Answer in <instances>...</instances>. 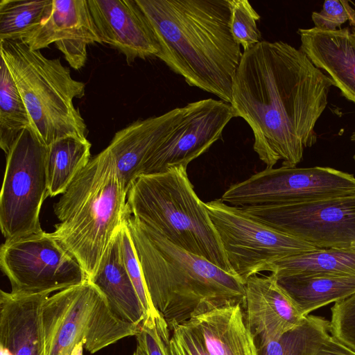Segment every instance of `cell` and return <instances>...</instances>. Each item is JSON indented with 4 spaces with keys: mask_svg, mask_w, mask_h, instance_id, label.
Wrapping results in <instances>:
<instances>
[{
    "mask_svg": "<svg viewBox=\"0 0 355 355\" xmlns=\"http://www.w3.org/2000/svg\"><path fill=\"white\" fill-rule=\"evenodd\" d=\"M272 276L304 316L318 308L355 294V273Z\"/></svg>",
    "mask_w": 355,
    "mask_h": 355,
    "instance_id": "cell-22",
    "label": "cell"
},
{
    "mask_svg": "<svg viewBox=\"0 0 355 355\" xmlns=\"http://www.w3.org/2000/svg\"><path fill=\"white\" fill-rule=\"evenodd\" d=\"M152 28L156 55L186 83L232 100L243 55L230 26V0H135Z\"/></svg>",
    "mask_w": 355,
    "mask_h": 355,
    "instance_id": "cell-2",
    "label": "cell"
},
{
    "mask_svg": "<svg viewBox=\"0 0 355 355\" xmlns=\"http://www.w3.org/2000/svg\"><path fill=\"white\" fill-rule=\"evenodd\" d=\"M274 276L329 275L355 273V248H318L275 262Z\"/></svg>",
    "mask_w": 355,
    "mask_h": 355,
    "instance_id": "cell-23",
    "label": "cell"
},
{
    "mask_svg": "<svg viewBox=\"0 0 355 355\" xmlns=\"http://www.w3.org/2000/svg\"><path fill=\"white\" fill-rule=\"evenodd\" d=\"M46 355H71L79 344L94 354L137 334L139 327L119 318L89 279L50 295L42 308Z\"/></svg>",
    "mask_w": 355,
    "mask_h": 355,
    "instance_id": "cell-7",
    "label": "cell"
},
{
    "mask_svg": "<svg viewBox=\"0 0 355 355\" xmlns=\"http://www.w3.org/2000/svg\"><path fill=\"white\" fill-rule=\"evenodd\" d=\"M133 355H146L145 351L143 348L137 344L135 351L133 353Z\"/></svg>",
    "mask_w": 355,
    "mask_h": 355,
    "instance_id": "cell-35",
    "label": "cell"
},
{
    "mask_svg": "<svg viewBox=\"0 0 355 355\" xmlns=\"http://www.w3.org/2000/svg\"><path fill=\"white\" fill-rule=\"evenodd\" d=\"M333 81L300 49L262 40L243 51L232 88L236 117L250 127L253 149L271 168L296 166L317 141L315 125Z\"/></svg>",
    "mask_w": 355,
    "mask_h": 355,
    "instance_id": "cell-1",
    "label": "cell"
},
{
    "mask_svg": "<svg viewBox=\"0 0 355 355\" xmlns=\"http://www.w3.org/2000/svg\"><path fill=\"white\" fill-rule=\"evenodd\" d=\"M230 3L233 37L245 51L262 41L257 26L260 15L248 0H230Z\"/></svg>",
    "mask_w": 355,
    "mask_h": 355,
    "instance_id": "cell-28",
    "label": "cell"
},
{
    "mask_svg": "<svg viewBox=\"0 0 355 355\" xmlns=\"http://www.w3.org/2000/svg\"><path fill=\"white\" fill-rule=\"evenodd\" d=\"M297 33L300 49L355 104V33L347 28L324 31L315 27L299 28Z\"/></svg>",
    "mask_w": 355,
    "mask_h": 355,
    "instance_id": "cell-20",
    "label": "cell"
},
{
    "mask_svg": "<svg viewBox=\"0 0 355 355\" xmlns=\"http://www.w3.org/2000/svg\"><path fill=\"white\" fill-rule=\"evenodd\" d=\"M49 296L1 291V355H46L42 308Z\"/></svg>",
    "mask_w": 355,
    "mask_h": 355,
    "instance_id": "cell-19",
    "label": "cell"
},
{
    "mask_svg": "<svg viewBox=\"0 0 355 355\" xmlns=\"http://www.w3.org/2000/svg\"><path fill=\"white\" fill-rule=\"evenodd\" d=\"M6 62L26 105L31 130L46 146L66 137L87 139L84 119L73 103L85 85L60 58L50 59L20 41H0Z\"/></svg>",
    "mask_w": 355,
    "mask_h": 355,
    "instance_id": "cell-6",
    "label": "cell"
},
{
    "mask_svg": "<svg viewBox=\"0 0 355 355\" xmlns=\"http://www.w3.org/2000/svg\"><path fill=\"white\" fill-rule=\"evenodd\" d=\"M119 236L121 256L126 271L148 315L157 316L159 313L155 309L149 297L141 266L125 218L119 230Z\"/></svg>",
    "mask_w": 355,
    "mask_h": 355,
    "instance_id": "cell-29",
    "label": "cell"
},
{
    "mask_svg": "<svg viewBox=\"0 0 355 355\" xmlns=\"http://www.w3.org/2000/svg\"><path fill=\"white\" fill-rule=\"evenodd\" d=\"M92 144L87 139L66 137L48 146L49 196L62 194L88 164Z\"/></svg>",
    "mask_w": 355,
    "mask_h": 355,
    "instance_id": "cell-24",
    "label": "cell"
},
{
    "mask_svg": "<svg viewBox=\"0 0 355 355\" xmlns=\"http://www.w3.org/2000/svg\"><path fill=\"white\" fill-rule=\"evenodd\" d=\"M22 42L36 51L54 43L75 70L85 66L89 45L103 44L87 0H53L49 15Z\"/></svg>",
    "mask_w": 355,
    "mask_h": 355,
    "instance_id": "cell-15",
    "label": "cell"
},
{
    "mask_svg": "<svg viewBox=\"0 0 355 355\" xmlns=\"http://www.w3.org/2000/svg\"><path fill=\"white\" fill-rule=\"evenodd\" d=\"M127 193L114 159L105 148L92 157L54 204L60 220L53 235L94 275L127 210Z\"/></svg>",
    "mask_w": 355,
    "mask_h": 355,
    "instance_id": "cell-4",
    "label": "cell"
},
{
    "mask_svg": "<svg viewBox=\"0 0 355 355\" xmlns=\"http://www.w3.org/2000/svg\"><path fill=\"white\" fill-rule=\"evenodd\" d=\"M170 329L159 314L149 315L140 326L136 335L137 344L146 355H170Z\"/></svg>",
    "mask_w": 355,
    "mask_h": 355,
    "instance_id": "cell-30",
    "label": "cell"
},
{
    "mask_svg": "<svg viewBox=\"0 0 355 355\" xmlns=\"http://www.w3.org/2000/svg\"><path fill=\"white\" fill-rule=\"evenodd\" d=\"M126 203L132 216L173 245L234 274L187 168L140 175L129 189Z\"/></svg>",
    "mask_w": 355,
    "mask_h": 355,
    "instance_id": "cell-5",
    "label": "cell"
},
{
    "mask_svg": "<svg viewBox=\"0 0 355 355\" xmlns=\"http://www.w3.org/2000/svg\"><path fill=\"white\" fill-rule=\"evenodd\" d=\"M205 205L232 272L245 284L251 276L268 271L279 260L318 249L257 220L220 198Z\"/></svg>",
    "mask_w": 355,
    "mask_h": 355,
    "instance_id": "cell-9",
    "label": "cell"
},
{
    "mask_svg": "<svg viewBox=\"0 0 355 355\" xmlns=\"http://www.w3.org/2000/svg\"><path fill=\"white\" fill-rule=\"evenodd\" d=\"M184 107H177L159 116L138 119L117 131L105 148L114 161L125 193L142 175L153 152L180 123Z\"/></svg>",
    "mask_w": 355,
    "mask_h": 355,
    "instance_id": "cell-17",
    "label": "cell"
},
{
    "mask_svg": "<svg viewBox=\"0 0 355 355\" xmlns=\"http://www.w3.org/2000/svg\"><path fill=\"white\" fill-rule=\"evenodd\" d=\"M240 209L315 248H355V193L309 202Z\"/></svg>",
    "mask_w": 355,
    "mask_h": 355,
    "instance_id": "cell-12",
    "label": "cell"
},
{
    "mask_svg": "<svg viewBox=\"0 0 355 355\" xmlns=\"http://www.w3.org/2000/svg\"><path fill=\"white\" fill-rule=\"evenodd\" d=\"M102 43L116 49L130 64L160 51L155 35L135 0H87Z\"/></svg>",
    "mask_w": 355,
    "mask_h": 355,
    "instance_id": "cell-16",
    "label": "cell"
},
{
    "mask_svg": "<svg viewBox=\"0 0 355 355\" xmlns=\"http://www.w3.org/2000/svg\"><path fill=\"white\" fill-rule=\"evenodd\" d=\"M351 141L355 144V131H354L350 137ZM354 161L355 162V155L353 156Z\"/></svg>",
    "mask_w": 355,
    "mask_h": 355,
    "instance_id": "cell-36",
    "label": "cell"
},
{
    "mask_svg": "<svg viewBox=\"0 0 355 355\" xmlns=\"http://www.w3.org/2000/svg\"><path fill=\"white\" fill-rule=\"evenodd\" d=\"M125 220L155 309L168 328L212 309L245 302V284L166 239L131 215Z\"/></svg>",
    "mask_w": 355,
    "mask_h": 355,
    "instance_id": "cell-3",
    "label": "cell"
},
{
    "mask_svg": "<svg viewBox=\"0 0 355 355\" xmlns=\"http://www.w3.org/2000/svg\"><path fill=\"white\" fill-rule=\"evenodd\" d=\"M244 309L245 323L256 349L277 339L306 318L272 275H254L248 279Z\"/></svg>",
    "mask_w": 355,
    "mask_h": 355,
    "instance_id": "cell-18",
    "label": "cell"
},
{
    "mask_svg": "<svg viewBox=\"0 0 355 355\" xmlns=\"http://www.w3.org/2000/svg\"><path fill=\"white\" fill-rule=\"evenodd\" d=\"M184 107L181 121L148 158L142 175L180 166L187 168L222 137L227 123L236 117L230 103L211 98L189 103Z\"/></svg>",
    "mask_w": 355,
    "mask_h": 355,
    "instance_id": "cell-13",
    "label": "cell"
},
{
    "mask_svg": "<svg viewBox=\"0 0 355 355\" xmlns=\"http://www.w3.org/2000/svg\"><path fill=\"white\" fill-rule=\"evenodd\" d=\"M330 333L355 350V294L331 307Z\"/></svg>",
    "mask_w": 355,
    "mask_h": 355,
    "instance_id": "cell-31",
    "label": "cell"
},
{
    "mask_svg": "<svg viewBox=\"0 0 355 355\" xmlns=\"http://www.w3.org/2000/svg\"><path fill=\"white\" fill-rule=\"evenodd\" d=\"M119 230L103 257L97 271L89 279L103 293L111 309L119 318L140 327L149 315L125 268Z\"/></svg>",
    "mask_w": 355,
    "mask_h": 355,
    "instance_id": "cell-21",
    "label": "cell"
},
{
    "mask_svg": "<svg viewBox=\"0 0 355 355\" xmlns=\"http://www.w3.org/2000/svg\"><path fill=\"white\" fill-rule=\"evenodd\" d=\"M31 129L28 111L10 70L0 61V146L6 155L25 129Z\"/></svg>",
    "mask_w": 355,
    "mask_h": 355,
    "instance_id": "cell-26",
    "label": "cell"
},
{
    "mask_svg": "<svg viewBox=\"0 0 355 355\" xmlns=\"http://www.w3.org/2000/svg\"><path fill=\"white\" fill-rule=\"evenodd\" d=\"M53 0H1L0 41L22 42L49 15Z\"/></svg>",
    "mask_w": 355,
    "mask_h": 355,
    "instance_id": "cell-27",
    "label": "cell"
},
{
    "mask_svg": "<svg viewBox=\"0 0 355 355\" xmlns=\"http://www.w3.org/2000/svg\"><path fill=\"white\" fill-rule=\"evenodd\" d=\"M315 355H355V350L330 334Z\"/></svg>",
    "mask_w": 355,
    "mask_h": 355,
    "instance_id": "cell-33",
    "label": "cell"
},
{
    "mask_svg": "<svg viewBox=\"0 0 355 355\" xmlns=\"http://www.w3.org/2000/svg\"><path fill=\"white\" fill-rule=\"evenodd\" d=\"M355 193V177L330 167L266 168L227 189L221 200L236 207L309 202Z\"/></svg>",
    "mask_w": 355,
    "mask_h": 355,
    "instance_id": "cell-10",
    "label": "cell"
},
{
    "mask_svg": "<svg viewBox=\"0 0 355 355\" xmlns=\"http://www.w3.org/2000/svg\"><path fill=\"white\" fill-rule=\"evenodd\" d=\"M83 345L82 343L78 345L73 349L71 355H83Z\"/></svg>",
    "mask_w": 355,
    "mask_h": 355,
    "instance_id": "cell-34",
    "label": "cell"
},
{
    "mask_svg": "<svg viewBox=\"0 0 355 355\" xmlns=\"http://www.w3.org/2000/svg\"><path fill=\"white\" fill-rule=\"evenodd\" d=\"M0 266L15 295L51 294L88 279L78 261L44 231L6 241Z\"/></svg>",
    "mask_w": 355,
    "mask_h": 355,
    "instance_id": "cell-11",
    "label": "cell"
},
{
    "mask_svg": "<svg viewBox=\"0 0 355 355\" xmlns=\"http://www.w3.org/2000/svg\"><path fill=\"white\" fill-rule=\"evenodd\" d=\"M47 155L48 147L27 128L6 155L0 195V227L6 241L43 231L40 214L49 196Z\"/></svg>",
    "mask_w": 355,
    "mask_h": 355,
    "instance_id": "cell-8",
    "label": "cell"
},
{
    "mask_svg": "<svg viewBox=\"0 0 355 355\" xmlns=\"http://www.w3.org/2000/svg\"><path fill=\"white\" fill-rule=\"evenodd\" d=\"M329 335V321L308 315L297 327L257 348V355H315Z\"/></svg>",
    "mask_w": 355,
    "mask_h": 355,
    "instance_id": "cell-25",
    "label": "cell"
},
{
    "mask_svg": "<svg viewBox=\"0 0 355 355\" xmlns=\"http://www.w3.org/2000/svg\"><path fill=\"white\" fill-rule=\"evenodd\" d=\"M311 19L317 29L334 31L347 21L355 26V10L348 1L327 0L320 12L312 13Z\"/></svg>",
    "mask_w": 355,
    "mask_h": 355,
    "instance_id": "cell-32",
    "label": "cell"
},
{
    "mask_svg": "<svg viewBox=\"0 0 355 355\" xmlns=\"http://www.w3.org/2000/svg\"><path fill=\"white\" fill-rule=\"evenodd\" d=\"M169 329L170 355H257L241 304L212 309Z\"/></svg>",
    "mask_w": 355,
    "mask_h": 355,
    "instance_id": "cell-14",
    "label": "cell"
}]
</instances>
